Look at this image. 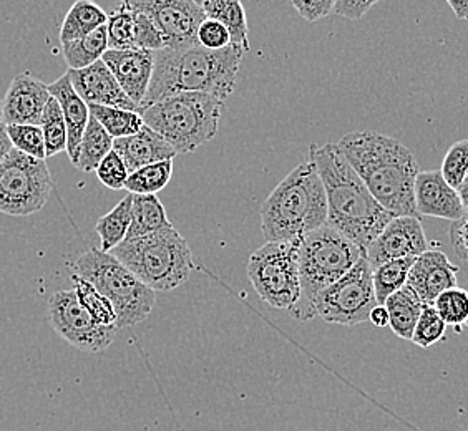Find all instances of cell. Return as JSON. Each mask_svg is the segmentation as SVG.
<instances>
[{
	"label": "cell",
	"mask_w": 468,
	"mask_h": 431,
	"mask_svg": "<svg viewBox=\"0 0 468 431\" xmlns=\"http://www.w3.org/2000/svg\"><path fill=\"white\" fill-rule=\"evenodd\" d=\"M7 135L10 143L17 152L28 154L40 162H46V140L40 126L10 125L7 126Z\"/></svg>",
	"instance_id": "obj_36"
},
{
	"label": "cell",
	"mask_w": 468,
	"mask_h": 431,
	"mask_svg": "<svg viewBox=\"0 0 468 431\" xmlns=\"http://www.w3.org/2000/svg\"><path fill=\"white\" fill-rule=\"evenodd\" d=\"M50 99L48 85L30 73H20L14 77L2 100V123L5 126H40Z\"/></svg>",
	"instance_id": "obj_15"
},
{
	"label": "cell",
	"mask_w": 468,
	"mask_h": 431,
	"mask_svg": "<svg viewBox=\"0 0 468 431\" xmlns=\"http://www.w3.org/2000/svg\"><path fill=\"white\" fill-rule=\"evenodd\" d=\"M14 146L10 143L9 135H7V126L0 121V164L5 160V156L10 153Z\"/></svg>",
	"instance_id": "obj_46"
},
{
	"label": "cell",
	"mask_w": 468,
	"mask_h": 431,
	"mask_svg": "<svg viewBox=\"0 0 468 431\" xmlns=\"http://www.w3.org/2000/svg\"><path fill=\"white\" fill-rule=\"evenodd\" d=\"M460 201H462V206L465 209V213L468 215V174L467 178L462 183V186L459 188Z\"/></svg>",
	"instance_id": "obj_48"
},
{
	"label": "cell",
	"mask_w": 468,
	"mask_h": 431,
	"mask_svg": "<svg viewBox=\"0 0 468 431\" xmlns=\"http://www.w3.org/2000/svg\"><path fill=\"white\" fill-rule=\"evenodd\" d=\"M459 268L452 264L445 252L429 249L415 258L414 266L409 272L407 286L414 290L423 306H433L441 292L457 288Z\"/></svg>",
	"instance_id": "obj_18"
},
{
	"label": "cell",
	"mask_w": 468,
	"mask_h": 431,
	"mask_svg": "<svg viewBox=\"0 0 468 431\" xmlns=\"http://www.w3.org/2000/svg\"><path fill=\"white\" fill-rule=\"evenodd\" d=\"M67 75L70 77L73 90L79 93V97L87 105L122 108L140 113L138 105L126 97L113 73L110 72L109 67L101 60L83 70H69Z\"/></svg>",
	"instance_id": "obj_17"
},
{
	"label": "cell",
	"mask_w": 468,
	"mask_h": 431,
	"mask_svg": "<svg viewBox=\"0 0 468 431\" xmlns=\"http://www.w3.org/2000/svg\"><path fill=\"white\" fill-rule=\"evenodd\" d=\"M309 156L324 184L327 226L366 251L396 216L374 199L337 143H325L321 148L313 144Z\"/></svg>",
	"instance_id": "obj_2"
},
{
	"label": "cell",
	"mask_w": 468,
	"mask_h": 431,
	"mask_svg": "<svg viewBox=\"0 0 468 431\" xmlns=\"http://www.w3.org/2000/svg\"><path fill=\"white\" fill-rule=\"evenodd\" d=\"M89 110L90 117L95 118L113 140L136 135L144 126V118L136 111L100 105H89Z\"/></svg>",
	"instance_id": "obj_30"
},
{
	"label": "cell",
	"mask_w": 468,
	"mask_h": 431,
	"mask_svg": "<svg viewBox=\"0 0 468 431\" xmlns=\"http://www.w3.org/2000/svg\"><path fill=\"white\" fill-rule=\"evenodd\" d=\"M48 93L62 108L63 120L67 125V154L75 164L80 153L81 138L90 120V110L79 97V93L73 90L72 81L67 73L48 85Z\"/></svg>",
	"instance_id": "obj_20"
},
{
	"label": "cell",
	"mask_w": 468,
	"mask_h": 431,
	"mask_svg": "<svg viewBox=\"0 0 468 431\" xmlns=\"http://www.w3.org/2000/svg\"><path fill=\"white\" fill-rule=\"evenodd\" d=\"M433 307L447 327H455L457 332L462 331V327H468V290L465 289L457 286L441 292L435 299Z\"/></svg>",
	"instance_id": "obj_35"
},
{
	"label": "cell",
	"mask_w": 468,
	"mask_h": 431,
	"mask_svg": "<svg viewBox=\"0 0 468 431\" xmlns=\"http://www.w3.org/2000/svg\"><path fill=\"white\" fill-rule=\"evenodd\" d=\"M48 321L55 332L87 353L107 351L117 339V327H103L80 306L73 290H58L48 300Z\"/></svg>",
	"instance_id": "obj_12"
},
{
	"label": "cell",
	"mask_w": 468,
	"mask_h": 431,
	"mask_svg": "<svg viewBox=\"0 0 468 431\" xmlns=\"http://www.w3.org/2000/svg\"><path fill=\"white\" fill-rule=\"evenodd\" d=\"M415 258L397 259V261L386 262L372 269V280H374V292L378 299V306H384L388 297L406 288L409 272L414 266Z\"/></svg>",
	"instance_id": "obj_29"
},
{
	"label": "cell",
	"mask_w": 468,
	"mask_h": 431,
	"mask_svg": "<svg viewBox=\"0 0 468 431\" xmlns=\"http://www.w3.org/2000/svg\"><path fill=\"white\" fill-rule=\"evenodd\" d=\"M73 268L77 276L90 282L112 302L117 314L118 331L144 322L152 314L156 302L154 290L146 288L110 252L100 249L83 252Z\"/></svg>",
	"instance_id": "obj_8"
},
{
	"label": "cell",
	"mask_w": 468,
	"mask_h": 431,
	"mask_svg": "<svg viewBox=\"0 0 468 431\" xmlns=\"http://www.w3.org/2000/svg\"><path fill=\"white\" fill-rule=\"evenodd\" d=\"M451 243L460 259L468 261V215L452 225Z\"/></svg>",
	"instance_id": "obj_44"
},
{
	"label": "cell",
	"mask_w": 468,
	"mask_h": 431,
	"mask_svg": "<svg viewBox=\"0 0 468 431\" xmlns=\"http://www.w3.org/2000/svg\"><path fill=\"white\" fill-rule=\"evenodd\" d=\"M243 54L241 47L207 50L199 44L154 52V77L140 113L156 101L180 93H207L225 101L236 87Z\"/></svg>",
	"instance_id": "obj_3"
},
{
	"label": "cell",
	"mask_w": 468,
	"mask_h": 431,
	"mask_svg": "<svg viewBox=\"0 0 468 431\" xmlns=\"http://www.w3.org/2000/svg\"><path fill=\"white\" fill-rule=\"evenodd\" d=\"M109 16L97 4L89 0L75 2L63 18L60 28V42H75L93 34L100 27L107 26Z\"/></svg>",
	"instance_id": "obj_23"
},
{
	"label": "cell",
	"mask_w": 468,
	"mask_h": 431,
	"mask_svg": "<svg viewBox=\"0 0 468 431\" xmlns=\"http://www.w3.org/2000/svg\"><path fill=\"white\" fill-rule=\"evenodd\" d=\"M126 5V4H125ZM128 7V5H126ZM130 9V7H128ZM133 10V9H132ZM135 12V48L136 50H148L158 52L165 48L162 32L156 28L154 20L138 10Z\"/></svg>",
	"instance_id": "obj_39"
},
{
	"label": "cell",
	"mask_w": 468,
	"mask_h": 431,
	"mask_svg": "<svg viewBox=\"0 0 468 431\" xmlns=\"http://www.w3.org/2000/svg\"><path fill=\"white\" fill-rule=\"evenodd\" d=\"M378 2L370 0V2H360V0H337L334 4L333 14H337L341 17L351 18V20H357V18L364 17Z\"/></svg>",
	"instance_id": "obj_43"
},
{
	"label": "cell",
	"mask_w": 468,
	"mask_h": 431,
	"mask_svg": "<svg viewBox=\"0 0 468 431\" xmlns=\"http://www.w3.org/2000/svg\"><path fill=\"white\" fill-rule=\"evenodd\" d=\"M449 7L453 10L455 17L468 20V0H449Z\"/></svg>",
	"instance_id": "obj_47"
},
{
	"label": "cell",
	"mask_w": 468,
	"mask_h": 431,
	"mask_svg": "<svg viewBox=\"0 0 468 431\" xmlns=\"http://www.w3.org/2000/svg\"><path fill=\"white\" fill-rule=\"evenodd\" d=\"M380 206L396 217H419L414 188L420 173L412 152L378 131H352L337 143Z\"/></svg>",
	"instance_id": "obj_1"
},
{
	"label": "cell",
	"mask_w": 468,
	"mask_h": 431,
	"mask_svg": "<svg viewBox=\"0 0 468 431\" xmlns=\"http://www.w3.org/2000/svg\"><path fill=\"white\" fill-rule=\"evenodd\" d=\"M40 128L46 140L47 158L67 152V125L63 120L62 108L54 97L47 103Z\"/></svg>",
	"instance_id": "obj_33"
},
{
	"label": "cell",
	"mask_w": 468,
	"mask_h": 431,
	"mask_svg": "<svg viewBox=\"0 0 468 431\" xmlns=\"http://www.w3.org/2000/svg\"><path fill=\"white\" fill-rule=\"evenodd\" d=\"M378 306L372 268L364 254L344 278L319 294L314 302V315L327 323L354 327L367 322L370 312Z\"/></svg>",
	"instance_id": "obj_11"
},
{
	"label": "cell",
	"mask_w": 468,
	"mask_h": 431,
	"mask_svg": "<svg viewBox=\"0 0 468 431\" xmlns=\"http://www.w3.org/2000/svg\"><path fill=\"white\" fill-rule=\"evenodd\" d=\"M441 173L443 180L459 191L468 174V140L452 144L441 162Z\"/></svg>",
	"instance_id": "obj_38"
},
{
	"label": "cell",
	"mask_w": 468,
	"mask_h": 431,
	"mask_svg": "<svg viewBox=\"0 0 468 431\" xmlns=\"http://www.w3.org/2000/svg\"><path fill=\"white\" fill-rule=\"evenodd\" d=\"M107 52H109L107 26L100 27L85 38L62 44L63 58L69 65V70H83L101 60V57Z\"/></svg>",
	"instance_id": "obj_27"
},
{
	"label": "cell",
	"mask_w": 468,
	"mask_h": 431,
	"mask_svg": "<svg viewBox=\"0 0 468 431\" xmlns=\"http://www.w3.org/2000/svg\"><path fill=\"white\" fill-rule=\"evenodd\" d=\"M335 0H292V7L307 22H317L333 14Z\"/></svg>",
	"instance_id": "obj_42"
},
{
	"label": "cell",
	"mask_w": 468,
	"mask_h": 431,
	"mask_svg": "<svg viewBox=\"0 0 468 431\" xmlns=\"http://www.w3.org/2000/svg\"><path fill=\"white\" fill-rule=\"evenodd\" d=\"M223 101L207 93H180L156 101L140 115L144 125L172 144L176 153H191L218 133Z\"/></svg>",
	"instance_id": "obj_7"
},
{
	"label": "cell",
	"mask_w": 468,
	"mask_h": 431,
	"mask_svg": "<svg viewBox=\"0 0 468 431\" xmlns=\"http://www.w3.org/2000/svg\"><path fill=\"white\" fill-rule=\"evenodd\" d=\"M52 186L54 183L46 162L12 148L0 164V213L34 215L46 206Z\"/></svg>",
	"instance_id": "obj_10"
},
{
	"label": "cell",
	"mask_w": 468,
	"mask_h": 431,
	"mask_svg": "<svg viewBox=\"0 0 468 431\" xmlns=\"http://www.w3.org/2000/svg\"><path fill=\"white\" fill-rule=\"evenodd\" d=\"M113 152L123 160L130 174L148 164L173 160L178 154L172 144L146 125L136 135L113 140Z\"/></svg>",
	"instance_id": "obj_21"
},
{
	"label": "cell",
	"mask_w": 468,
	"mask_h": 431,
	"mask_svg": "<svg viewBox=\"0 0 468 431\" xmlns=\"http://www.w3.org/2000/svg\"><path fill=\"white\" fill-rule=\"evenodd\" d=\"M199 5L205 10L207 18L218 20L228 28L231 36V46L241 47L244 52L250 50L248 20L239 0H203Z\"/></svg>",
	"instance_id": "obj_25"
},
{
	"label": "cell",
	"mask_w": 468,
	"mask_h": 431,
	"mask_svg": "<svg viewBox=\"0 0 468 431\" xmlns=\"http://www.w3.org/2000/svg\"><path fill=\"white\" fill-rule=\"evenodd\" d=\"M112 256L154 292L180 288L193 269V254L188 243L173 226L123 241L112 251Z\"/></svg>",
	"instance_id": "obj_6"
},
{
	"label": "cell",
	"mask_w": 468,
	"mask_h": 431,
	"mask_svg": "<svg viewBox=\"0 0 468 431\" xmlns=\"http://www.w3.org/2000/svg\"><path fill=\"white\" fill-rule=\"evenodd\" d=\"M172 221L168 219L162 201L156 196H142L133 194L132 205V225L126 234L125 241L144 237L148 234L158 233L163 229L172 227Z\"/></svg>",
	"instance_id": "obj_24"
},
{
	"label": "cell",
	"mask_w": 468,
	"mask_h": 431,
	"mask_svg": "<svg viewBox=\"0 0 468 431\" xmlns=\"http://www.w3.org/2000/svg\"><path fill=\"white\" fill-rule=\"evenodd\" d=\"M299 246L291 243H268L252 252L248 261V278L261 300L274 309L294 307L299 296Z\"/></svg>",
	"instance_id": "obj_9"
},
{
	"label": "cell",
	"mask_w": 468,
	"mask_h": 431,
	"mask_svg": "<svg viewBox=\"0 0 468 431\" xmlns=\"http://www.w3.org/2000/svg\"><path fill=\"white\" fill-rule=\"evenodd\" d=\"M73 292L80 306L90 314L95 322L103 327H117V314L109 299L101 296L97 289L80 276L73 274ZM118 329V327H117Z\"/></svg>",
	"instance_id": "obj_32"
},
{
	"label": "cell",
	"mask_w": 468,
	"mask_h": 431,
	"mask_svg": "<svg viewBox=\"0 0 468 431\" xmlns=\"http://www.w3.org/2000/svg\"><path fill=\"white\" fill-rule=\"evenodd\" d=\"M388 312V327L397 337L412 341L415 325L422 314L423 302L412 289L406 286L388 297L384 304Z\"/></svg>",
	"instance_id": "obj_22"
},
{
	"label": "cell",
	"mask_w": 468,
	"mask_h": 431,
	"mask_svg": "<svg viewBox=\"0 0 468 431\" xmlns=\"http://www.w3.org/2000/svg\"><path fill=\"white\" fill-rule=\"evenodd\" d=\"M364 254L362 247L331 226H323L303 236L299 246L301 296L294 307L289 309V314L304 322L314 319L315 299L344 278Z\"/></svg>",
	"instance_id": "obj_5"
},
{
	"label": "cell",
	"mask_w": 468,
	"mask_h": 431,
	"mask_svg": "<svg viewBox=\"0 0 468 431\" xmlns=\"http://www.w3.org/2000/svg\"><path fill=\"white\" fill-rule=\"evenodd\" d=\"M0 121H2V100H0Z\"/></svg>",
	"instance_id": "obj_49"
},
{
	"label": "cell",
	"mask_w": 468,
	"mask_h": 431,
	"mask_svg": "<svg viewBox=\"0 0 468 431\" xmlns=\"http://www.w3.org/2000/svg\"><path fill=\"white\" fill-rule=\"evenodd\" d=\"M113 152V138L105 131L95 118L90 117L87 130L83 133L80 144V153L75 166L85 173L97 171L100 163L105 160L107 154Z\"/></svg>",
	"instance_id": "obj_28"
},
{
	"label": "cell",
	"mask_w": 468,
	"mask_h": 431,
	"mask_svg": "<svg viewBox=\"0 0 468 431\" xmlns=\"http://www.w3.org/2000/svg\"><path fill=\"white\" fill-rule=\"evenodd\" d=\"M370 322L374 323L376 327H388V309L384 306L374 307V310L370 312Z\"/></svg>",
	"instance_id": "obj_45"
},
{
	"label": "cell",
	"mask_w": 468,
	"mask_h": 431,
	"mask_svg": "<svg viewBox=\"0 0 468 431\" xmlns=\"http://www.w3.org/2000/svg\"><path fill=\"white\" fill-rule=\"evenodd\" d=\"M173 176V160L148 164L133 171L126 180L125 189L130 194L156 196L168 186Z\"/></svg>",
	"instance_id": "obj_31"
},
{
	"label": "cell",
	"mask_w": 468,
	"mask_h": 431,
	"mask_svg": "<svg viewBox=\"0 0 468 431\" xmlns=\"http://www.w3.org/2000/svg\"><path fill=\"white\" fill-rule=\"evenodd\" d=\"M128 176H130V173H128L125 163L115 152L107 154L105 160L100 163L99 168H97V178L107 188L115 189V191L125 189Z\"/></svg>",
	"instance_id": "obj_40"
},
{
	"label": "cell",
	"mask_w": 468,
	"mask_h": 431,
	"mask_svg": "<svg viewBox=\"0 0 468 431\" xmlns=\"http://www.w3.org/2000/svg\"><path fill=\"white\" fill-rule=\"evenodd\" d=\"M198 44L207 50H223L231 46V36L218 20L207 18L198 28Z\"/></svg>",
	"instance_id": "obj_41"
},
{
	"label": "cell",
	"mask_w": 468,
	"mask_h": 431,
	"mask_svg": "<svg viewBox=\"0 0 468 431\" xmlns=\"http://www.w3.org/2000/svg\"><path fill=\"white\" fill-rule=\"evenodd\" d=\"M126 97L140 105L146 99L154 77V52L148 50H109L101 57Z\"/></svg>",
	"instance_id": "obj_16"
},
{
	"label": "cell",
	"mask_w": 468,
	"mask_h": 431,
	"mask_svg": "<svg viewBox=\"0 0 468 431\" xmlns=\"http://www.w3.org/2000/svg\"><path fill=\"white\" fill-rule=\"evenodd\" d=\"M268 243H291L327 225V198L314 160L297 164L261 206Z\"/></svg>",
	"instance_id": "obj_4"
},
{
	"label": "cell",
	"mask_w": 468,
	"mask_h": 431,
	"mask_svg": "<svg viewBox=\"0 0 468 431\" xmlns=\"http://www.w3.org/2000/svg\"><path fill=\"white\" fill-rule=\"evenodd\" d=\"M130 9L138 10L154 20L162 32L165 48H186L198 44V28L207 14L193 0H130Z\"/></svg>",
	"instance_id": "obj_13"
},
{
	"label": "cell",
	"mask_w": 468,
	"mask_h": 431,
	"mask_svg": "<svg viewBox=\"0 0 468 431\" xmlns=\"http://www.w3.org/2000/svg\"><path fill=\"white\" fill-rule=\"evenodd\" d=\"M429 251V243L419 217H394L376 241L366 249L370 268L376 269L386 262L419 258Z\"/></svg>",
	"instance_id": "obj_14"
},
{
	"label": "cell",
	"mask_w": 468,
	"mask_h": 431,
	"mask_svg": "<svg viewBox=\"0 0 468 431\" xmlns=\"http://www.w3.org/2000/svg\"><path fill=\"white\" fill-rule=\"evenodd\" d=\"M107 32H109V50H136L135 12L128 9L125 2L117 10L110 12Z\"/></svg>",
	"instance_id": "obj_34"
},
{
	"label": "cell",
	"mask_w": 468,
	"mask_h": 431,
	"mask_svg": "<svg viewBox=\"0 0 468 431\" xmlns=\"http://www.w3.org/2000/svg\"><path fill=\"white\" fill-rule=\"evenodd\" d=\"M415 207L419 216H431L459 221L467 215L462 206L459 191L443 180L441 171H420L414 188Z\"/></svg>",
	"instance_id": "obj_19"
},
{
	"label": "cell",
	"mask_w": 468,
	"mask_h": 431,
	"mask_svg": "<svg viewBox=\"0 0 468 431\" xmlns=\"http://www.w3.org/2000/svg\"><path fill=\"white\" fill-rule=\"evenodd\" d=\"M445 332H447V323L441 321L435 307L423 306L422 314L415 325L414 335H412V342L415 345H419L422 349H429L437 342H441Z\"/></svg>",
	"instance_id": "obj_37"
},
{
	"label": "cell",
	"mask_w": 468,
	"mask_h": 431,
	"mask_svg": "<svg viewBox=\"0 0 468 431\" xmlns=\"http://www.w3.org/2000/svg\"><path fill=\"white\" fill-rule=\"evenodd\" d=\"M132 205H133V194H126L125 198L118 203L110 213L101 216L95 231L99 234L101 252H112L117 246L123 243L126 234L132 225Z\"/></svg>",
	"instance_id": "obj_26"
}]
</instances>
